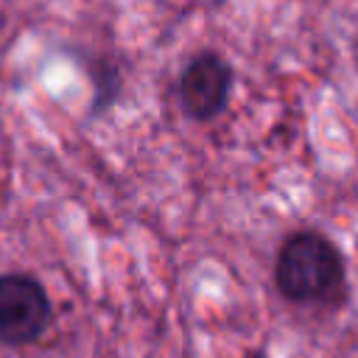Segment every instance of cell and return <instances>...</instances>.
<instances>
[{
    "label": "cell",
    "instance_id": "1",
    "mask_svg": "<svg viewBox=\"0 0 358 358\" xmlns=\"http://www.w3.org/2000/svg\"><path fill=\"white\" fill-rule=\"evenodd\" d=\"M274 285L291 302H327L344 285V257L322 232L299 229L277 252Z\"/></svg>",
    "mask_w": 358,
    "mask_h": 358
},
{
    "label": "cell",
    "instance_id": "2",
    "mask_svg": "<svg viewBox=\"0 0 358 358\" xmlns=\"http://www.w3.org/2000/svg\"><path fill=\"white\" fill-rule=\"evenodd\" d=\"M53 308L45 285L28 274H0V341L31 344L50 324Z\"/></svg>",
    "mask_w": 358,
    "mask_h": 358
},
{
    "label": "cell",
    "instance_id": "3",
    "mask_svg": "<svg viewBox=\"0 0 358 358\" xmlns=\"http://www.w3.org/2000/svg\"><path fill=\"white\" fill-rule=\"evenodd\" d=\"M232 64L215 53V50H201L196 53L179 73L176 81V95L182 103V112L193 120H213L218 117L232 92Z\"/></svg>",
    "mask_w": 358,
    "mask_h": 358
},
{
    "label": "cell",
    "instance_id": "4",
    "mask_svg": "<svg viewBox=\"0 0 358 358\" xmlns=\"http://www.w3.org/2000/svg\"><path fill=\"white\" fill-rule=\"evenodd\" d=\"M92 76H95L92 78V84H95V103H92V109L98 112V109H103L106 103L115 101V95L120 90V73H117L115 64H95Z\"/></svg>",
    "mask_w": 358,
    "mask_h": 358
}]
</instances>
